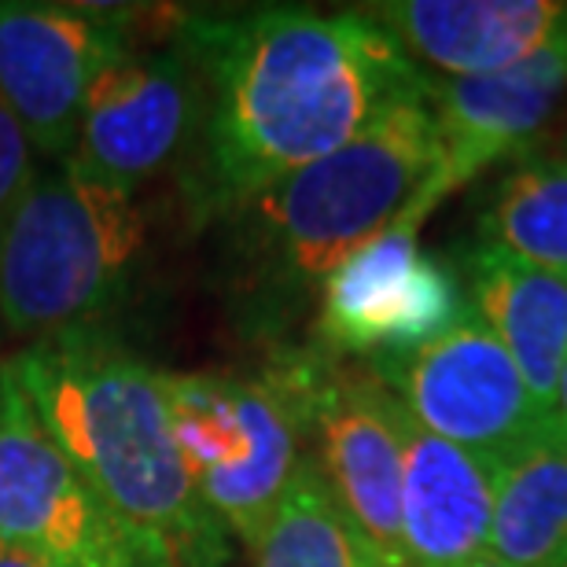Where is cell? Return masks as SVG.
<instances>
[{
  "label": "cell",
  "instance_id": "cell-7",
  "mask_svg": "<svg viewBox=\"0 0 567 567\" xmlns=\"http://www.w3.org/2000/svg\"><path fill=\"white\" fill-rule=\"evenodd\" d=\"M416 221H399L358 247L321 284L317 347L336 358L413 354L468 313L457 269L416 240Z\"/></svg>",
  "mask_w": 567,
  "mask_h": 567
},
{
  "label": "cell",
  "instance_id": "cell-13",
  "mask_svg": "<svg viewBox=\"0 0 567 567\" xmlns=\"http://www.w3.org/2000/svg\"><path fill=\"white\" fill-rule=\"evenodd\" d=\"M358 11L435 78L505 71L567 27V0H383Z\"/></svg>",
  "mask_w": 567,
  "mask_h": 567
},
{
  "label": "cell",
  "instance_id": "cell-12",
  "mask_svg": "<svg viewBox=\"0 0 567 567\" xmlns=\"http://www.w3.org/2000/svg\"><path fill=\"white\" fill-rule=\"evenodd\" d=\"M424 96L446 147V192L527 152L567 96V27L535 55L475 78L424 74Z\"/></svg>",
  "mask_w": 567,
  "mask_h": 567
},
{
  "label": "cell",
  "instance_id": "cell-21",
  "mask_svg": "<svg viewBox=\"0 0 567 567\" xmlns=\"http://www.w3.org/2000/svg\"><path fill=\"white\" fill-rule=\"evenodd\" d=\"M553 421H557L567 435V358H564V369L557 377V394H553Z\"/></svg>",
  "mask_w": 567,
  "mask_h": 567
},
{
  "label": "cell",
  "instance_id": "cell-2",
  "mask_svg": "<svg viewBox=\"0 0 567 567\" xmlns=\"http://www.w3.org/2000/svg\"><path fill=\"white\" fill-rule=\"evenodd\" d=\"M0 388L158 557L174 567H225L233 538L199 502L181 461L166 372L104 328H82L11 354Z\"/></svg>",
  "mask_w": 567,
  "mask_h": 567
},
{
  "label": "cell",
  "instance_id": "cell-3",
  "mask_svg": "<svg viewBox=\"0 0 567 567\" xmlns=\"http://www.w3.org/2000/svg\"><path fill=\"white\" fill-rule=\"evenodd\" d=\"M446 147L421 89L380 111L354 141L236 203L244 277L262 299L321 291L328 274L399 221L421 225L446 196Z\"/></svg>",
  "mask_w": 567,
  "mask_h": 567
},
{
  "label": "cell",
  "instance_id": "cell-20",
  "mask_svg": "<svg viewBox=\"0 0 567 567\" xmlns=\"http://www.w3.org/2000/svg\"><path fill=\"white\" fill-rule=\"evenodd\" d=\"M0 567H52V564H44L41 557H33L27 549H16L0 542Z\"/></svg>",
  "mask_w": 567,
  "mask_h": 567
},
{
  "label": "cell",
  "instance_id": "cell-11",
  "mask_svg": "<svg viewBox=\"0 0 567 567\" xmlns=\"http://www.w3.org/2000/svg\"><path fill=\"white\" fill-rule=\"evenodd\" d=\"M199 78L181 52H122L89 85L74 166L137 192L199 133Z\"/></svg>",
  "mask_w": 567,
  "mask_h": 567
},
{
  "label": "cell",
  "instance_id": "cell-1",
  "mask_svg": "<svg viewBox=\"0 0 567 567\" xmlns=\"http://www.w3.org/2000/svg\"><path fill=\"white\" fill-rule=\"evenodd\" d=\"M181 49L203 96L192 196L210 210H233L332 155L424 82L421 66L361 11L192 16Z\"/></svg>",
  "mask_w": 567,
  "mask_h": 567
},
{
  "label": "cell",
  "instance_id": "cell-10",
  "mask_svg": "<svg viewBox=\"0 0 567 567\" xmlns=\"http://www.w3.org/2000/svg\"><path fill=\"white\" fill-rule=\"evenodd\" d=\"M130 49L118 11L0 0V100L33 152L49 158L74 152L89 85Z\"/></svg>",
  "mask_w": 567,
  "mask_h": 567
},
{
  "label": "cell",
  "instance_id": "cell-22",
  "mask_svg": "<svg viewBox=\"0 0 567 567\" xmlns=\"http://www.w3.org/2000/svg\"><path fill=\"white\" fill-rule=\"evenodd\" d=\"M464 567H508V564H502V560H494V557H486V553H483V557H475L472 564H464Z\"/></svg>",
  "mask_w": 567,
  "mask_h": 567
},
{
  "label": "cell",
  "instance_id": "cell-18",
  "mask_svg": "<svg viewBox=\"0 0 567 567\" xmlns=\"http://www.w3.org/2000/svg\"><path fill=\"white\" fill-rule=\"evenodd\" d=\"M247 553L251 567H372L310 457H302Z\"/></svg>",
  "mask_w": 567,
  "mask_h": 567
},
{
  "label": "cell",
  "instance_id": "cell-14",
  "mask_svg": "<svg viewBox=\"0 0 567 567\" xmlns=\"http://www.w3.org/2000/svg\"><path fill=\"white\" fill-rule=\"evenodd\" d=\"M399 435L402 546L410 567H464L483 557L497 461L431 435L405 410L399 413Z\"/></svg>",
  "mask_w": 567,
  "mask_h": 567
},
{
  "label": "cell",
  "instance_id": "cell-6",
  "mask_svg": "<svg viewBox=\"0 0 567 567\" xmlns=\"http://www.w3.org/2000/svg\"><path fill=\"white\" fill-rule=\"evenodd\" d=\"M174 435L199 502L251 546L306 457L277 383L233 372H166Z\"/></svg>",
  "mask_w": 567,
  "mask_h": 567
},
{
  "label": "cell",
  "instance_id": "cell-4",
  "mask_svg": "<svg viewBox=\"0 0 567 567\" xmlns=\"http://www.w3.org/2000/svg\"><path fill=\"white\" fill-rule=\"evenodd\" d=\"M144 214L133 192L63 158L0 214V321L49 339L100 328L133 280Z\"/></svg>",
  "mask_w": 567,
  "mask_h": 567
},
{
  "label": "cell",
  "instance_id": "cell-8",
  "mask_svg": "<svg viewBox=\"0 0 567 567\" xmlns=\"http://www.w3.org/2000/svg\"><path fill=\"white\" fill-rule=\"evenodd\" d=\"M0 542L52 567H174L100 502L66 453L4 388Z\"/></svg>",
  "mask_w": 567,
  "mask_h": 567
},
{
  "label": "cell",
  "instance_id": "cell-9",
  "mask_svg": "<svg viewBox=\"0 0 567 567\" xmlns=\"http://www.w3.org/2000/svg\"><path fill=\"white\" fill-rule=\"evenodd\" d=\"M365 365L424 431L491 461H502L549 416L530 399L508 350L472 310L435 343Z\"/></svg>",
  "mask_w": 567,
  "mask_h": 567
},
{
  "label": "cell",
  "instance_id": "cell-15",
  "mask_svg": "<svg viewBox=\"0 0 567 567\" xmlns=\"http://www.w3.org/2000/svg\"><path fill=\"white\" fill-rule=\"evenodd\" d=\"M472 313L497 336L524 377L530 399L553 416V394L567 358V277L546 274L475 240L457 255Z\"/></svg>",
  "mask_w": 567,
  "mask_h": 567
},
{
  "label": "cell",
  "instance_id": "cell-23",
  "mask_svg": "<svg viewBox=\"0 0 567 567\" xmlns=\"http://www.w3.org/2000/svg\"><path fill=\"white\" fill-rule=\"evenodd\" d=\"M553 567H567V549H564V557H560L557 564H553Z\"/></svg>",
  "mask_w": 567,
  "mask_h": 567
},
{
  "label": "cell",
  "instance_id": "cell-19",
  "mask_svg": "<svg viewBox=\"0 0 567 567\" xmlns=\"http://www.w3.org/2000/svg\"><path fill=\"white\" fill-rule=\"evenodd\" d=\"M33 174H38V166H33V144L22 133L19 118L0 100V214L27 188V181Z\"/></svg>",
  "mask_w": 567,
  "mask_h": 567
},
{
  "label": "cell",
  "instance_id": "cell-5",
  "mask_svg": "<svg viewBox=\"0 0 567 567\" xmlns=\"http://www.w3.org/2000/svg\"><path fill=\"white\" fill-rule=\"evenodd\" d=\"M317 464L372 567H410L402 546V435L399 399L369 365L321 347L291 350L269 369Z\"/></svg>",
  "mask_w": 567,
  "mask_h": 567
},
{
  "label": "cell",
  "instance_id": "cell-17",
  "mask_svg": "<svg viewBox=\"0 0 567 567\" xmlns=\"http://www.w3.org/2000/svg\"><path fill=\"white\" fill-rule=\"evenodd\" d=\"M480 240L567 277V158H527L494 188Z\"/></svg>",
  "mask_w": 567,
  "mask_h": 567
},
{
  "label": "cell",
  "instance_id": "cell-16",
  "mask_svg": "<svg viewBox=\"0 0 567 567\" xmlns=\"http://www.w3.org/2000/svg\"><path fill=\"white\" fill-rule=\"evenodd\" d=\"M567 549V435L546 416L494 468L486 557L508 567H553Z\"/></svg>",
  "mask_w": 567,
  "mask_h": 567
}]
</instances>
